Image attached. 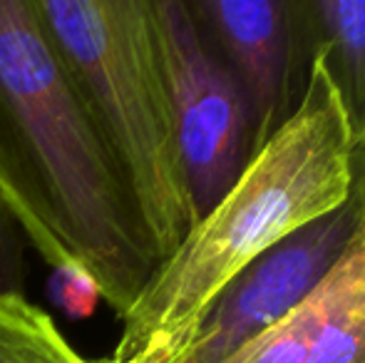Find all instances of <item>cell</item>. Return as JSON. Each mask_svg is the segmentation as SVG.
I'll return each mask as SVG.
<instances>
[{"label": "cell", "mask_w": 365, "mask_h": 363, "mask_svg": "<svg viewBox=\"0 0 365 363\" xmlns=\"http://www.w3.org/2000/svg\"><path fill=\"white\" fill-rule=\"evenodd\" d=\"M174 132L197 222L234 187L254 152V125L231 70L187 0H152Z\"/></svg>", "instance_id": "obj_5"}, {"label": "cell", "mask_w": 365, "mask_h": 363, "mask_svg": "<svg viewBox=\"0 0 365 363\" xmlns=\"http://www.w3.org/2000/svg\"><path fill=\"white\" fill-rule=\"evenodd\" d=\"M110 150L159 267L197 224L174 132L152 0H33Z\"/></svg>", "instance_id": "obj_3"}, {"label": "cell", "mask_w": 365, "mask_h": 363, "mask_svg": "<svg viewBox=\"0 0 365 363\" xmlns=\"http://www.w3.org/2000/svg\"><path fill=\"white\" fill-rule=\"evenodd\" d=\"M356 135L328 70L308 58L291 117L251 157L122 316L112 363H167L214 296L254 259L353 189Z\"/></svg>", "instance_id": "obj_2"}, {"label": "cell", "mask_w": 365, "mask_h": 363, "mask_svg": "<svg viewBox=\"0 0 365 363\" xmlns=\"http://www.w3.org/2000/svg\"><path fill=\"white\" fill-rule=\"evenodd\" d=\"M25 237L0 202V296H25L28 259Z\"/></svg>", "instance_id": "obj_10"}, {"label": "cell", "mask_w": 365, "mask_h": 363, "mask_svg": "<svg viewBox=\"0 0 365 363\" xmlns=\"http://www.w3.org/2000/svg\"><path fill=\"white\" fill-rule=\"evenodd\" d=\"M365 229V182L353 167L351 197L296 229L214 296L167 363H226L301 306L348 257Z\"/></svg>", "instance_id": "obj_4"}, {"label": "cell", "mask_w": 365, "mask_h": 363, "mask_svg": "<svg viewBox=\"0 0 365 363\" xmlns=\"http://www.w3.org/2000/svg\"><path fill=\"white\" fill-rule=\"evenodd\" d=\"M365 182V155L353 152ZM306 363H365V229L343 264L341 286L318 324Z\"/></svg>", "instance_id": "obj_8"}, {"label": "cell", "mask_w": 365, "mask_h": 363, "mask_svg": "<svg viewBox=\"0 0 365 363\" xmlns=\"http://www.w3.org/2000/svg\"><path fill=\"white\" fill-rule=\"evenodd\" d=\"M53 296L55 304L70 319H87V316H92L102 299L95 281L87 274L77 272V269L53 272Z\"/></svg>", "instance_id": "obj_11"}, {"label": "cell", "mask_w": 365, "mask_h": 363, "mask_svg": "<svg viewBox=\"0 0 365 363\" xmlns=\"http://www.w3.org/2000/svg\"><path fill=\"white\" fill-rule=\"evenodd\" d=\"M356 147H358V150H363V152H365V135H363V137H358V140H356Z\"/></svg>", "instance_id": "obj_12"}, {"label": "cell", "mask_w": 365, "mask_h": 363, "mask_svg": "<svg viewBox=\"0 0 365 363\" xmlns=\"http://www.w3.org/2000/svg\"><path fill=\"white\" fill-rule=\"evenodd\" d=\"M0 202L45 264L90 276L117 319L159 269L33 0H0Z\"/></svg>", "instance_id": "obj_1"}, {"label": "cell", "mask_w": 365, "mask_h": 363, "mask_svg": "<svg viewBox=\"0 0 365 363\" xmlns=\"http://www.w3.org/2000/svg\"><path fill=\"white\" fill-rule=\"evenodd\" d=\"M0 363H90L50 314L25 296H0Z\"/></svg>", "instance_id": "obj_9"}, {"label": "cell", "mask_w": 365, "mask_h": 363, "mask_svg": "<svg viewBox=\"0 0 365 363\" xmlns=\"http://www.w3.org/2000/svg\"><path fill=\"white\" fill-rule=\"evenodd\" d=\"M212 48L231 70L254 125V152L296 110L291 95L298 60L296 3L289 0H187Z\"/></svg>", "instance_id": "obj_6"}, {"label": "cell", "mask_w": 365, "mask_h": 363, "mask_svg": "<svg viewBox=\"0 0 365 363\" xmlns=\"http://www.w3.org/2000/svg\"><path fill=\"white\" fill-rule=\"evenodd\" d=\"M301 53L328 70L353 135H365V0L296 3Z\"/></svg>", "instance_id": "obj_7"}]
</instances>
